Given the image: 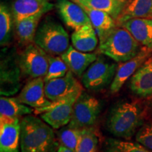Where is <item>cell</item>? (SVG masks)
Listing matches in <instances>:
<instances>
[{
  "mask_svg": "<svg viewBox=\"0 0 152 152\" xmlns=\"http://www.w3.org/2000/svg\"><path fill=\"white\" fill-rule=\"evenodd\" d=\"M107 145L109 152H152L139 142L134 143L118 139H109Z\"/></svg>",
  "mask_w": 152,
  "mask_h": 152,
  "instance_id": "obj_28",
  "label": "cell"
},
{
  "mask_svg": "<svg viewBox=\"0 0 152 152\" xmlns=\"http://www.w3.org/2000/svg\"><path fill=\"white\" fill-rule=\"evenodd\" d=\"M144 116V109L138 101L121 102L109 112L106 128L113 136L129 140L143 125Z\"/></svg>",
  "mask_w": 152,
  "mask_h": 152,
  "instance_id": "obj_1",
  "label": "cell"
},
{
  "mask_svg": "<svg viewBox=\"0 0 152 152\" xmlns=\"http://www.w3.org/2000/svg\"><path fill=\"white\" fill-rule=\"evenodd\" d=\"M20 69L16 64L5 61L1 64V95L11 96L20 89Z\"/></svg>",
  "mask_w": 152,
  "mask_h": 152,
  "instance_id": "obj_20",
  "label": "cell"
},
{
  "mask_svg": "<svg viewBox=\"0 0 152 152\" xmlns=\"http://www.w3.org/2000/svg\"><path fill=\"white\" fill-rule=\"evenodd\" d=\"M120 26L128 30L140 45L152 50V18H132Z\"/></svg>",
  "mask_w": 152,
  "mask_h": 152,
  "instance_id": "obj_17",
  "label": "cell"
},
{
  "mask_svg": "<svg viewBox=\"0 0 152 152\" xmlns=\"http://www.w3.org/2000/svg\"><path fill=\"white\" fill-rule=\"evenodd\" d=\"M136 141L152 151V121L144 123L139 129Z\"/></svg>",
  "mask_w": 152,
  "mask_h": 152,
  "instance_id": "obj_30",
  "label": "cell"
},
{
  "mask_svg": "<svg viewBox=\"0 0 152 152\" xmlns=\"http://www.w3.org/2000/svg\"><path fill=\"white\" fill-rule=\"evenodd\" d=\"M47 1H48V0H47Z\"/></svg>",
  "mask_w": 152,
  "mask_h": 152,
  "instance_id": "obj_34",
  "label": "cell"
},
{
  "mask_svg": "<svg viewBox=\"0 0 152 152\" xmlns=\"http://www.w3.org/2000/svg\"><path fill=\"white\" fill-rule=\"evenodd\" d=\"M98 35L92 23L74 30L71 35L73 47L82 52H92L97 47Z\"/></svg>",
  "mask_w": 152,
  "mask_h": 152,
  "instance_id": "obj_19",
  "label": "cell"
},
{
  "mask_svg": "<svg viewBox=\"0 0 152 152\" xmlns=\"http://www.w3.org/2000/svg\"><path fill=\"white\" fill-rule=\"evenodd\" d=\"M101 111V103L92 95L82 92L73 106L68 125L80 129L91 128L95 124Z\"/></svg>",
  "mask_w": 152,
  "mask_h": 152,
  "instance_id": "obj_7",
  "label": "cell"
},
{
  "mask_svg": "<svg viewBox=\"0 0 152 152\" xmlns=\"http://www.w3.org/2000/svg\"><path fill=\"white\" fill-rule=\"evenodd\" d=\"M56 7L61 18L68 28L74 30L91 23L88 15L83 7L75 1L57 0Z\"/></svg>",
  "mask_w": 152,
  "mask_h": 152,
  "instance_id": "obj_12",
  "label": "cell"
},
{
  "mask_svg": "<svg viewBox=\"0 0 152 152\" xmlns=\"http://www.w3.org/2000/svg\"><path fill=\"white\" fill-rule=\"evenodd\" d=\"M20 121L18 118L0 115V152H19Z\"/></svg>",
  "mask_w": 152,
  "mask_h": 152,
  "instance_id": "obj_11",
  "label": "cell"
},
{
  "mask_svg": "<svg viewBox=\"0 0 152 152\" xmlns=\"http://www.w3.org/2000/svg\"><path fill=\"white\" fill-rule=\"evenodd\" d=\"M45 82L42 77H37L28 82L23 87L17 98L23 104L35 109L50 105L45 92Z\"/></svg>",
  "mask_w": 152,
  "mask_h": 152,
  "instance_id": "obj_13",
  "label": "cell"
},
{
  "mask_svg": "<svg viewBox=\"0 0 152 152\" xmlns=\"http://www.w3.org/2000/svg\"><path fill=\"white\" fill-rule=\"evenodd\" d=\"M12 15L4 4L0 6V43L4 46L9 42L12 29Z\"/></svg>",
  "mask_w": 152,
  "mask_h": 152,
  "instance_id": "obj_27",
  "label": "cell"
},
{
  "mask_svg": "<svg viewBox=\"0 0 152 152\" xmlns=\"http://www.w3.org/2000/svg\"><path fill=\"white\" fill-rule=\"evenodd\" d=\"M98 143V135L93 127L83 128L75 152H96Z\"/></svg>",
  "mask_w": 152,
  "mask_h": 152,
  "instance_id": "obj_26",
  "label": "cell"
},
{
  "mask_svg": "<svg viewBox=\"0 0 152 152\" xmlns=\"http://www.w3.org/2000/svg\"><path fill=\"white\" fill-rule=\"evenodd\" d=\"M118 65L97 57L82 75V83L90 90H100L111 84L116 73Z\"/></svg>",
  "mask_w": 152,
  "mask_h": 152,
  "instance_id": "obj_6",
  "label": "cell"
},
{
  "mask_svg": "<svg viewBox=\"0 0 152 152\" xmlns=\"http://www.w3.org/2000/svg\"><path fill=\"white\" fill-rule=\"evenodd\" d=\"M124 1H127V0H124Z\"/></svg>",
  "mask_w": 152,
  "mask_h": 152,
  "instance_id": "obj_33",
  "label": "cell"
},
{
  "mask_svg": "<svg viewBox=\"0 0 152 152\" xmlns=\"http://www.w3.org/2000/svg\"><path fill=\"white\" fill-rule=\"evenodd\" d=\"M34 43L49 55L58 56L69 47V36L60 23L47 18L38 26Z\"/></svg>",
  "mask_w": 152,
  "mask_h": 152,
  "instance_id": "obj_4",
  "label": "cell"
},
{
  "mask_svg": "<svg viewBox=\"0 0 152 152\" xmlns=\"http://www.w3.org/2000/svg\"><path fill=\"white\" fill-rule=\"evenodd\" d=\"M18 66L23 73L33 79L45 77L49 68V54L31 43L19 56Z\"/></svg>",
  "mask_w": 152,
  "mask_h": 152,
  "instance_id": "obj_8",
  "label": "cell"
},
{
  "mask_svg": "<svg viewBox=\"0 0 152 152\" xmlns=\"http://www.w3.org/2000/svg\"><path fill=\"white\" fill-rule=\"evenodd\" d=\"M81 132L82 129L75 128L68 124L63 127L58 132L60 144L75 152L80 138Z\"/></svg>",
  "mask_w": 152,
  "mask_h": 152,
  "instance_id": "obj_25",
  "label": "cell"
},
{
  "mask_svg": "<svg viewBox=\"0 0 152 152\" xmlns=\"http://www.w3.org/2000/svg\"><path fill=\"white\" fill-rule=\"evenodd\" d=\"M56 152H74V151H72L71 149H68V148L61 145V144H60V145L58 146V149H57Z\"/></svg>",
  "mask_w": 152,
  "mask_h": 152,
  "instance_id": "obj_31",
  "label": "cell"
},
{
  "mask_svg": "<svg viewBox=\"0 0 152 152\" xmlns=\"http://www.w3.org/2000/svg\"><path fill=\"white\" fill-rule=\"evenodd\" d=\"M20 152H56L58 147L50 125L33 115L20 121Z\"/></svg>",
  "mask_w": 152,
  "mask_h": 152,
  "instance_id": "obj_2",
  "label": "cell"
},
{
  "mask_svg": "<svg viewBox=\"0 0 152 152\" xmlns=\"http://www.w3.org/2000/svg\"><path fill=\"white\" fill-rule=\"evenodd\" d=\"M54 4L47 0H15L12 5V16L15 23L39 13H47Z\"/></svg>",
  "mask_w": 152,
  "mask_h": 152,
  "instance_id": "obj_15",
  "label": "cell"
},
{
  "mask_svg": "<svg viewBox=\"0 0 152 152\" xmlns=\"http://www.w3.org/2000/svg\"><path fill=\"white\" fill-rule=\"evenodd\" d=\"M61 57L74 75L81 77L89 66L96 60L97 55L96 53L80 52L73 46H69Z\"/></svg>",
  "mask_w": 152,
  "mask_h": 152,
  "instance_id": "obj_16",
  "label": "cell"
},
{
  "mask_svg": "<svg viewBox=\"0 0 152 152\" xmlns=\"http://www.w3.org/2000/svg\"><path fill=\"white\" fill-rule=\"evenodd\" d=\"M80 6L104 11L116 20L124 7V0H73Z\"/></svg>",
  "mask_w": 152,
  "mask_h": 152,
  "instance_id": "obj_23",
  "label": "cell"
},
{
  "mask_svg": "<svg viewBox=\"0 0 152 152\" xmlns=\"http://www.w3.org/2000/svg\"><path fill=\"white\" fill-rule=\"evenodd\" d=\"M90 19L91 23L97 33L99 40H102L112 29L116 27L115 19L104 11L81 6Z\"/></svg>",
  "mask_w": 152,
  "mask_h": 152,
  "instance_id": "obj_21",
  "label": "cell"
},
{
  "mask_svg": "<svg viewBox=\"0 0 152 152\" xmlns=\"http://www.w3.org/2000/svg\"><path fill=\"white\" fill-rule=\"evenodd\" d=\"M135 18H152V0H127L115 22L120 26Z\"/></svg>",
  "mask_w": 152,
  "mask_h": 152,
  "instance_id": "obj_18",
  "label": "cell"
},
{
  "mask_svg": "<svg viewBox=\"0 0 152 152\" xmlns=\"http://www.w3.org/2000/svg\"><path fill=\"white\" fill-rule=\"evenodd\" d=\"M77 90H83V87L71 70L64 77L45 82V94L52 102L67 97Z\"/></svg>",
  "mask_w": 152,
  "mask_h": 152,
  "instance_id": "obj_10",
  "label": "cell"
},
{
  "mask_svg": "<svg viewBox=\"0 0 152 152\" xmlns=\"http://www.w3.org/2000/svg\"><path fill=\"white\" fill-rule=\"evenodd\" d=\"M69 71L68 66L61 57L49 55V68L46 76L44 77L45 82L58 78L65 76Z\"/></svg>",
  "mask_w": 152,
  "mask_h": 152,
  "instance_id": "obj_29",
  "label": "cell"
},
{
  "mask_svg": "<svg viewBox=\"0 0 152 152\" xmlns=\"http://www.w3.org/2000/svg\"><path fill=\"white\" fill-rule=\"evenodd\" d=\"M33 111V109L21 103L18 98L7 97L5 96H1L0 98V115L18 118L30 114Z\"/></svg>",
  "mask_w": 152,
  "mask_h": 152,
  "instance_id": "obj_24",
  "label": "cell"
},
{
  "mask_svg": "<svg viewBox=\"0 0 152 152\" xmlns=\"http://www.w3.org/2000/svg\"><path fill=\"white\" fill-rule=\"evenodd\" d=\"M44 14V13H39L15 23L17 37L20 43L23 45H30L34 42L39 21Z\"/></svg>",
  "mask_w": 152,
  "mask_h": 152,
  "instance_id": "obj_22",
  "label": "cell"
},
{
  "mask_svg": "<svg viewBox=\"0 0 152 152\" xmlns=\"http://www.w3.org/2000/svg\"><path fill=\"white\" fill-rule=\"evenodd\" d=\"M132 92L140 97L145 98L152 94V57L138 68L130 79Z\"/></svg>",
  "mask_w": 152,
  "mask_h": 152,
  "instance_id": "obj_14",
  "label": "cell"
},
{
  "mask_svg": "<svg viewBox=\"0 0 152 152\" xmlns=\"http://www.w3.org/2000/svg\"><path fill=\"white\" fill-rule=\"evenodd\" d=\"M152 50L142 47L140 52L131 59L125 62L121 63L118 66L116 73L114 78L110 85V91L113 94L119 92L126 81L134 75L138 68L149 59Z\"/></svg>",
  "mask_w": 152,
  "mask_h": 152,
  "instance_id": "obj_9",
  "label": "cell"
},
{
  "mask_svg": "<svg viewBox=\"0 0 152 152\" xmlns=\"http://www.w3.org/2000/svg\"><path fill=\"white\" fill-rule=\"evenodd\" d=\"M142 48L128 30L117 26L99 41V52L114 61L123 63L135 56Z\"/></svg>",
  "mask_w": 152,
  "mask_h": 152,
  "instance_id": "obj_3",
  "label": "cell"
},
{
  "mask_svg": "<svg viewBox=\"0 0 152 152\" xmlns=\"http://www.w3.org/2000/svg\"><path fill=\"white\" fill-rule=\"evenodd\" d=\"M82 92L83 90L76 91L67 97L52 102L46 107L35 109V112L40 114L41 118L52 128H61L71 121L74 104Z\"/></svg>",
  "mask_w": 152,
  "mask_h": 152,
  "instance_id": "obj_5",
  "label": "cell"
},
{
  "mask_svg": "<svg viewBox=\"0 0 152 152\" xmlns=\"http://www.w3.org/2000/svg\"><path fill=\"white\" fill-rule=\"evenodd\" d=\"M150 96H151V98H150V101H149V106L150 108H151V111H152V94Z\"/></svg>",
  "mask_w": 152,
  "mask_h": 152,
  "instance_id": "obj_32",
  "label": "cell"
}]
</instances>
